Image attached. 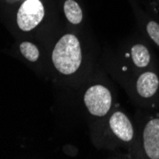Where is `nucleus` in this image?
<instances>
[{"label": "nucleus", "mask_w": 159, "mask_h": 159, "mask_svg": "<svg viewBox=\"0 0 159 159\" xmlns=\"http://www.w3.org/2000/svg\"><path fill=\"white\" fill-rule=\"evenodd\" d=\"M52 62L63 75H71L78 70L82 54L78 39L73 34H66L56 43L52 52Z\"/></svg>", "instance_id": "f257e3e1"}, {"label": "nucleus", "mask_w": 159, "mask_h": 159, "mask_svg": "<svg viewBox=\"0 0 159 159\" xmlns=\"http://www.w3.org/2000/svg\"><path fill=\"white\" fill-rule=\"evenodd\" d=\"M84 101L88 111L95 116H104L110 111L111 95L104 86L95 85L86 92Z\"/></svg>", "instance_id": "f03ea898"}, {"label": "nucleus", "mask_w": 159, "mask_h": 159, "mask_svg": "<svg viewBox=\"0 0 159 159\" xmlns=\"http://www.w3.org/2000/svg\"><path fill=\"white\" fill-rule=\"evenodd\" d=\"M44 17V8L39 0H26L17 12V24L22 31H31Z\"/></svg>", "instance_id": "7ed1b4c3"}, {"label": "nucleus", "mask_w": 159, "mask_h": 159, "mask_svg": "<svg viewBox=\"0 0 159 159\" xmlns=\"http://www.w3.org/2000/svg\"><path fill=\"white\" fill-rule=\"evenodd\" d=\"M144 150L151 159H159V118L151 119L143 132Z\"/></svg>", "instance_id": "20e7f679"}, {"label": "nucleus", "mask_w": 159, "mask_h": 159, "mask_svg": "<svg viewBox=\"0 0 159 159\" xmlns=\"http://www.w3.org/2000/svg\"><path fill=\"white\" fill-rule=\"evenodd\" d=\"M110 127L114 134L125 142L131 141L134 137L133 125L127 115L121 111H116L111 115Z\"/></svg>", "instance_id": "39448f33"}, {"label": "nucleus", "mask_w": 159, "mask_h": 159, "mask_svg": "<svg viewBox=\"0 0 159 159\" xmlns=\"http://www.w3.org/2000/svg\"><path fill=\"white\" fill-rule=\"evenodd\" d=\"M159 86V79L153 73H144L142 74L136 82L137 93L143 97H152L157 92Z\"/></svg>", "instance_id": "423d86ee"}, {"label": "nucleus", "mask_w": 159, "mask_h": 159, "mask_svg": "<svg viewBox=\"0 0 159 159\" xmlns=\"http://www.w3.org/2000/svg\"><path fill=\"white\" fill-rule=\"evenodd\" d=\"M132 58L135 66L139 68L147 67L151 60V55L148 51V49L142 45V44H136L133 46L132 48Z\"/></svg>", "instance_id": "0eeeda50"}, {"label": "nucleus", "mask_w": 159, "mask_h": 159, "mask_svg": "<svg viewBox=\"0 0 159 159\" xmlns=\"http://www.w3.org/2000/svg\"><path fill=\"white\" fill-rule=\"evenodd\" d=\"M64 11L67 19L73 24H78L81 22L83 14L79 5L74 0H67L64 4Z\"/></svg>", "instance_id": "6e6552de"}, {"label": "nucleus", "mask_w": 159, "mask_h": 159, "mask_svg": "<svg viewBox=\"0 0 159 159\" xmlns=\"http://www.w3.org/2000/svg\"><path fill=\"white\" fill-rule=\"evenodd\" d=\"M20 52L29 61L34 62L39 57V51L35 45L30 42H23L20 45Z\"/></svg>", "instance_id": "1a4fd4ad"}, {"label": "nucleus", "mask_w": 159, "mask_h": 159, "mask_svg": "<svg viewBox=\"0 0 159 159\" xmlns=\"http://www.w3.org/2000/svg\"><path fill=\"white\" fill-rule=\"evenodd\" d=\"M147 32L150 37L159 46V24L154 21H150L147 25Z\"/></svg>", "instance_id": "9d476101"}]
</instances>
